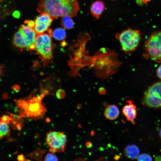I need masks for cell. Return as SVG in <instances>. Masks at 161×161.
<instances>
[{
  "label": "cell",
  "mask_w": 161,
  "mask_h": 161,
  "mask_svg": "<svg viewBox=\"0 0 161 161\" xmlns=\"http://www.w3.org/2000/svg\"><path fill=\"white\" fill-rule=\"evenodd\" d=\"M17 106L19 108L20 115L22 117H27L28 103V101L23 99L14 100Z\"/></svg>",
  "instance_id": "cell-14"
},
{
  "label": "cell",
  "mask_w": 161,
  "mask_h": 161,
  "mask_svg": "<svg viewBox=\"0 0 161 161\" xmlns=\"http://www.w3.org/2000/svg\"><path fill=\"white\" fill-rule=\"evenodd\" d=\"M92 143L89 141L87 142L86 143V146L88 148H90L92 146Z\"/></svg>",
  "instance_id": "cell-26"
},
{
  "label": "cell",
  "mask_w": 161,
  "mask_h": 161,
  "mask_svg": "<svg viewBox=\"0 0 161 161\" xmlns=\"http://www.w3.org/2000/svg\"><path fill=\"white\" fill-rule=\"evenodd\" d=\"M36 35L33 28L28 25H21L14 36L13 44L21 49L33 50Z\"/></svg>",
  "instance_id": "cell-2"
},
{
  "label": "cell",
  "mask_w": 161,
  "mask_h": 161,
  "mask_svg": "<svg viewBox=\"0 0 161 161\" xmlns=\"http://www.w3.org/2000/svg\"><path fill=\"white\" fill-rule=\"evenodd\" d=\"M80 8L77 0H40L37 10L40 13H45L53 19L68 16H76Z\"/></svg>",
  "instance_id": "cell-1"
},
{
  "label": "cell",
  "mask_w": 161,
  "mask_h": 161,
  "mask_svg": "<svg viewBox=\"0 0 161 161\" xmlns=\"http://www.w3.org/2000/svg\"><path fill=\"white\" fill-rule=\"evenodd\" d=\"M48 33L37 35L34 44L36 50L44 61L50 60L52 57L51 37L52 31L48 30Z\"/></svg>",
  "instance_id": "cell-5"
},
{
  "label": "cell",
  "mask_w": 161,
  "mask_h": 161,
  "mask_svg": "<svg viewBox=\"0 0 161 161\" xmlns=\"http://www.w3.org/2000/svg\"><path fill=\"white\" fill-rule=\"evenodd\" d=\"M1 1L0 0V9L1 8Z\"/></svg>",
  "instance_id": "cell-31"
},
{
  "label": "cell",
  "mask_w": 161,
  "mask_h": 161,
  "mask_svg": "<svg viewBox=\"0 0 161 161\" xmlns=\"http://www.w3.org/2000/svg\"><path fill=\"white\" fill-rule=\"evenodd\" d=\"M44 152V150L38 148L30 154H29L28 156L37 160H41L42 154Z\"/></svg>",
  "instance_id": "cell-18"
},
{
  "label": "cell",
  "mask_w": 161,
  "mask_h": 161,
  "mask_svg": "<svg viewBox=\"0 0 161 161\" xmlns=\"http://www.w3.org/2000/svg\"><path fill=\"white\" fill-rule=\"evenodd\" d=\"M145 56L153 61L161 62V30L151 34L145 44Z\"/></svg>",
  "instance_id": "cell-4"
},
{
  "label": "cell",
  "mask_w": 161,
  "mask_h": 161,
  "mask_svg": "<svg viewBox=\"0 0 161 161\" xmlns=\"http://www.w3.org/2000/svg\"><path fill=\"white\" fill-rule=\"evenodd\" d=\"M25 159L24 156L23 154H19L17 156V159L19 161H24Z\"/></svg>",
  "instance_id": "cell-25"
},
{
  "label": "cell",
  "mask_w": 161,
  "mask_h": 161,
  "mask_svg": "<svg viewBox=\"0 0 161 161\" xmlns=\"http://www.w3.org/2000/svg\"><path fill=\"white\" fill-rule=\"evenodd\" d=\"M127 102L128 103L123 107L122 112L127 120L134 125L136 123L134 120L137 114L136 106L131 100H128Z\"/></svg>",
  "instance_id": "cell-10"
},
{
  "label": "cell",
  "mask_w": 161,
  "mask_h": 161,
  "mask_svg": "<svg viewBox=\"0 0 161 161\" xmlns=\"http://www.w3.org/2000/svg\"><path fill=\"white\" fill-rule=\"evenodd\" d=\"M159 134L160 137L161 138V128L160 129V130L159 131Z\"/></svg>",
  "instance_id": "cell-30"
},
{
  "label": "cell",
  "mask_w": 161,
  "mask_h": 161,
  "mask_svg": "<svg viewBox=\"0 0 161 161\" xmlns=\"http://www.w3.org/2000/svg\"><path fill=\"white\" fill-rule=\"evenodd\" d=\"M156 74L157 77L161 80V65L158 66L157 69Z\"/></svg>",
  "instance_id": "cell-24"
},
{
  "label": "cell",
  "mask_w": 161,
  "mask_h": 161,
  "mask_svg": "<svg viewBox=\"0 0 161 161\" xmlns=\"http://www.w3.org/2000/svg\"><path fill=\"white\" fill-rule=\"evenodd\" d=\"M120 114L118 107L114 105L107 106L105 109L104 114L106 118L110 120L116 119Z\"/></svg>",
  "instance_id": "cell-12"
},
{
  "label": "cell",
  "mask_w": 161,
  "mask_h": 161,
  "mask_svg": "<svg viewBox=\"0 0 161 161\" xmlns=\"http://www.w3.org/2000/svg\"><path fill=\"white\" fill-rule=\"evenodd\" d=\"M10 133V128L8 124L0 122V139L9 136Z\"/></svg>",
  "instance_id": "cell-17"
},
{
  "label": "cell",
  "mask_w": 161,
  "mask_h": 161,
  "mask_svg": "<svg viewBox=\"0 0 161 161\" xmlns=\"http://www.w3.org/2000/svg\"><path fill=\"white\" fill-rule=\"evenodd\" d=\"M124 154L129 159L134 160L139 155L140 151L138 147L135 145H128L124 148Z\"/></svg>",
  "instance_id": "cell-13"
},
{
  "label": "cell",
  "mask_w": 161,
  "mask_h": 161,
  "mask_svg": "<svg viewBox=\"0 0 161 161\" xmlns=\"http://www.w3.org/2000/svg\"><path fill=\"white\" fill-rule=\"evenodd\" d=\"M7 113L13 119V120L19 121L21 120L22 117L20 115H17L15 114H14L11 113L7 112Z\"/></svg>",
  "instance_id": "cell-22"
},
{
  "label": "cell",
  "mask_w": 161,
  "mask_h": 161,
  "mask_svg": "<svg viewBox=\"0 0 161 161\" xmlns=\"http://www.w3.org/2000/svg\"><path fill=\"white\" fill-rule=\"evenodd\" d=\"M143 3H147L151 0H141Z\"/></svg>",
  "instance_id": "cell-29"
},
{
  "label": "cell",
  "mask_w": 161,
  "mask_h": 161,
  "mask_svg": "<svg viewBox=\"0 0 161 161\" xmlns=\"http://www.w3.org/2000/svg\"><path fill=\"white\" fill-rule=\"evenodd\" d=\"M53 19L48 14L43 13L36 18L33 29L36 35L44 33L48 30Z\"/></svg>",
  "instance_id": "cell-9"
},
{
  "label": "cell",
  "mask_w": 161,
  "mask_h": 161,
  "mask_svg": "<svg viewBox=\"0 0 161 161\" xmlns=\"http://www.w3.org/2000/svg\"><path fill=\"white\" fill-rule=\"evenodd\" d=\"M1 68H0V74H1Z\"/></svg>",
  "instance_id": "cell-32"
},
{
  "label": "cell",
  "mask_w": 161,
  "mask_h": 161,
  "mask_svg": "<svg viewBox=\"0 0 161 161\" xmlns=\"http://www.w3.org/2000/svg\"><path fill=\"white\" fill-rule=\"evenodd\" d=\"M12 120H13V119L10 115H4L0 118V122L2 123L8 124L10 123Z\"/></svg>",
  "instance_id": "cell-21"
},
{
  "label": "cell",
  "mask_w": 161,
  "mask_h": 161,
  "mask_svg": "<svg viewBox=\"0 0 161 161\" xmlns=\"http://www.w3.org/2000/svg\"><path fill=\"white\" fill-rule=\"evenodd\" d=\"M46 140L50 152H62L65 150L67 137L63 132L49 131L47 134Z\"/></svg>",
  "instance_id": "cell-7"
},
{
  "label": "cell",
  "mask_w": 161,
  "mask_h": 161,
  "mask_svg": "<svg viewBox=\"0 0 161 161\" xmlns=\"http://www.w3.org/2000/svg\"><path fill=\"white\" fill-rule=\"evenodd\" d=\"M120 157V156L119 155H116L114 157V159L116 160H119Z\"/></svg>",
  "instance_id": "cell-27"
},
{
  "label": "cell",
  "mask_w": 161,
  "mask_h": 161,
  "mask_svg": "<svg viewBox=\"0 0 161 161\" xmlns=\"http://www.w3.org/2000/svg\"><path fill=\"white\" fill-rule=\"evenodd\" d=\"M137 159V160L139 161H151L152 160L151 157L147 154H142L139 155Z\"/></svg>",
  "instance_id": "cell-20"
},
{
  "label": "cell",
  "mask_w": 161,
  "mask_h": 161,
  "mask_svg": "<svg viewBox=\"0 0 161 161\" xmlns=\"http://www.w3.org/2000/svg\"><path fill=\"white\" fill-rule=\"evenodd\" d=\"M46 94L43 92L39 96L34 97L28 100V107L27 117L35 119L43 117L46 112V109L42 103L41 100Z\"/></svg>",
  "instance_id": "cell-8"
},
{
  "label": "cell",
  "mask_w": 161,
  "mask_h": 161,
  "mask_svg": "<svg viewBox=\"0 0 161 161\" xmlns=\"http://www.w3.org/2000/svg\"><path fill=\"white\" fill-rule=\"evenodd\" d=\"M24 22L28 26L33 29L35 25V21L32 20H26Z\"/></svg>",
  "instance_id": "cell-23"
},
{
  "label": "cell",
  "mask_w": 161,
  "mask_h": 161,
  "mask_svg": "<svg viewBox=\"0 0 161 161\" xmlns=\"http://www.w3.org/2000/svg\"><path fill=\"white\" fill-rule=\"evenodd\" d=\"M105 8V4L101 0H97L92 3L91 8V13L96 19H98L102 13Z\"/></svg>",
  "instance_id": "cell-11"
},
{
  "label": "cell",
  "mask_w": 161,
  "mask_h": 161,
  "mask_svg": "<svg viewBox=\"0 0 161 161\" xmlns=\"http://www.w3.org/2000/svg\"><path fill=\"white\" fill-rule=\"evenodd\" d=\"M155 160L156 161H161V157L159 156L155 158Z\"/></svg>",
  "instance_id": "cell-28"
},
{
  "label": "cell",
  "mask_w": 161,
  "mask_h": 161,
  "mask_svg": "<svg viewBox=\"0 0 161 161\" xmlns=\"http://www.w3.org/2000/svg\"><path fill=\"white\" fill-rule=\"evenodd\" d=\"M141 34L139 30L128 28L117 33L116 37L119 40L122 49L125 52L132 51L138 46Z\"/></svg>",
  "instance_id": "cell-3"
},
{
  "label": "cell",
  "mask_w": 161,
  "mask_h": 161,
  "mask_svg": "<svg viewBox=\"0 0 161 161\" xmlns=\"http://www.w3.org/2000/svg\"><path fill=\"white\" fill-rule=\"evenodd\" d=\"M141 102L149 108L161 107V81L154 83L148 88L144 92Z\"/></svg>",
  "instance_id": "cell-6"
},
{
  "label": "cell",
  "mask_w": 161,
  "mask_h": 161,
  "mask_svg": "<svg viewBox=\"0 0 161 161\" xmlns=\"http://www.w3.org/2000/svg\"><path fill=\"white\" fill-rule=\"evenodd\" d=\"M66 35V31L61 28H56L52 32V36L58 40H62L65 39Z\"/></svg>",
  "instance_id": "cell-16"
},
{
  "label": "cell",
  "mask_w": 161,
  "mask_h": 161,
  "mask_svg": "<svg viewBox=\"0 0 161 161\" xmlns=\"http://www.w3.org/2000/svg\"><path fill=\"white\" fill-rule=\"evenodd\" d=\"M71 17L68 16H65L62 17L61 24L64 28L67 30H70L73 27L74 22Z\"/></svg>",
  "instance_id": "cell-15"
},
{
  "label": "cell",
  "mask_w": 161,
  "mask_h": 161,
  "mask_svg": "<svg viewBox=\"0 0 161 161\" xmlns=\"http://www.w3.org/2000/svg\"><path fill=\"white\" fill-rule=\"evenodd\" d=\"M58 159L54 153L51 152L47 154L44 157V161H58Z\"/></svg>",
  "instance_id": "cell-19"
}]
</instances>
